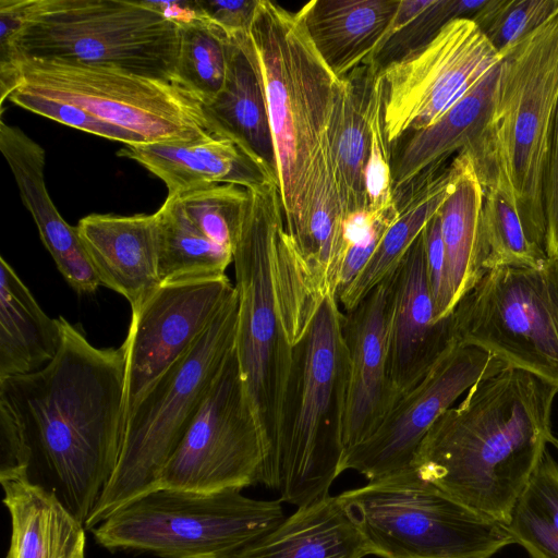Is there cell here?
<instances>
[{
	"label": "cell",
	"mask_w": 558,
	"mask_h": 558,
	"mask_svg": "<svg viewBox=\"0 0 558 558\" xmlns=\"http://www.w3.org/2000/svg\"><path fill=\"white\" fill-rule=\"evenodd\" d=\"M75 228L100 284L123 295L131 308L161 284L155 214H92Z\"/></svg>",
	"instance_id": "19"
},
{
	"label": "cell",
	"mask_w": 558,
	"mask_h": 558,
	"mask_svg": "<svg viewBox=\"0 0 558 558\" xmlns=\"http://www.w3.org/2000/svg\"><path fill=\"white\" fill-rule=\"evenodd\" d=\"M501 60L473 21L459 17L427 44L380 71L389 145L436 122Z\"/></svg>",
	"instance_id": "14"
},
{
	"label": "cell",
	"mask_w": 558,
	"mask_h": 558,
	"mask_svg": "<svg viewBox=\"0 0 558 558\" xmlns=\"http://www.w3.org/2000/svg\"><path fill=\"white\" fill-rule=\"evenodd\" d=\"M234 293L226 275L165 281L131 308L122 344L124 423L143 393L192 349Z\"/></svg>",
	"instance_id": "16"
},
{
	"label": "cell",
	"mask_w": 558,
	"mask_h": 558,
	"mask_svg": "<svg viewBox=\"0 0 558 558\" xmlns=\"http://www.w3.org/2000/svg\"><path fill=\"white\" fill-rule=\"evenodd\" d=\"M426 256V272L434 302L436 320L448 317L454 311L452 303L445 247L441 236V222L437 213L423 230Z\"/></svg>",
	"instance_id": "42"
},
{
	"label": "cell",
	"mask_w": 558,
	"mask_h": 558,
	"mask_svg": "<svg viewBox=\"0 0 558 558\" xmlns=\"http://www.w3.org/2000/svg\"><path fill=\"white\" fill-rule=\"evenodd\" d=\"M72 104L146 143L214 136L199 100L182 86L129 72L59 60H24L15 89Z\"/></svg>",
	"instance_id": "12"
},
{
	"label": "cell",
	"mask_w": 558,
	"mask_h": 558,
	"mask_svg": "<svg viewBox=\"0 0 558 558\" xmlns=\"http://www.w3.org/2000/svg\"><path fill=\"white\" fill-rule=\"evenodd\" d=\"M369 548L339 495L299 507L232 558H363Z\"/></svg>",
	"instance_id": "25"
},
{
	"label": "cell",
	"mask_w": 558,
	"mask_h": 558,
	"mask_svg": "<svg viewBox=\"0 0 558 558\" xmlns=\"http://www.w3.org/2000/svg\"><path fill=\"white\" fill-rule=\"evenodd\" d=\"M177 196L201 232L233 253L248 203V190L230 183H215Z\"/></svg>",
	"instance_id": "37"
},
{
	"label": "cell",
	"mask_w": 558,
	"mask_h": 558,
	"mask_svg": "<svg viewBox=\"0 0 558 558\" xmlns=\"http://www.w3.org/2000/svg\"><path fill=\"white\" fill-rule=\"evenodd\" d=\"M180 25L177 83L201 104L208 102L225 85L230 38L202 16L191 17Z\"/></svg>",
	"instance_id": "35"
},
{
	"label": "cell",
	"mask_w": 558,
	"mask_h": 558,
	"mask_svg": "<svg viewBox=\"0 0 558 558\" xmlns=\"http://www.w3.org/2000/svg\"><path fill=\"white\" fill-rule=\"evenodd\" d=\"M118 155L135 160L168 189V195L215 183L247 190L277 180L276 172L232 140L211 136L191 142L124 145Z\"/></svg>",
	"instance_id": "20"
},
{
	"label": "cell",
	"mask_w": 558,
	"mask_h": 558,
	"mask_svg": "<svg viewBox=\"0 0 558 558\" xmlns=\"http://www.w3.org/2000/svg\"><path fill=\"white\" fill-rule=\"evenodd\" d=\"M14 105L61 124L125 145L143 144L145 140L123 128L101 121L83 109L46 96L14 90L8 98Z\"/></svg>",
	"instance_id": "40"
},
{
	"label": "cell",
	"mask_w": 558,
	"mask_h": 558,
	"mask_svg": "<svg viewBox=\"0 0 558 558\" xmlns=\"http://www.w3.org/2000/svg\"><path fill=\"white\" fill-rule=\"evenodd\" d=\"M33 0H0V104L23 83L24 59L17 48Z\"/></svg>",
	"instance_id": "41"
},
{
	"label": "cell",
	"mask_w": 558,
	"mask_h": 558,
	"mask_svg": "<svg viewBox=\"0 0 558 558\" xmlns=\"http://www.w3.org/2000/svg\"><path fill=\"white\" fill-rule=\"evenodd\" d=\"M499 64L436 122L407 134L391 158L393 194L476 141L490 116Z\"/></svg>",
	"instance_id": "27"
},
{
	"label": "cell",
	"mask_w": 558,
	"mask_h": 558,
	"mask_svg": "<svg viewBox=\"0 0 558 558\" xmlns=\"http://www.w3.org/2000/svg\"><path fill=\"white\" fill-rule=\"evenodd\" d=\"M327 294L292 350L260 483L302 507L329 495L343 472L348 352L344 313Z\"/></svg>",
	"instance_id": "4"
},
{
	"label": "cell",
	"mask_w": 558,
	"mask_h": 558,
	"mask_svg": "<svg viewBox=\"0 0 558 558\" xmlns=\"http://www.w3.org/2000/svg\"><path fill=\"white\" fill-rule=\"evenodd\" d=\"M61 343L43 368L0 379L25 456V477L85 524L118 464L125 400L123 347H94L59 316Z\"/></svg>",
	"instance_id": "1"
},
{
	"label": "cell",
	"mask_w": 558,
	"mask_h": 558,
	"mask_svg": "<svg viewBox=\"0 0 558 558\" xmlns=\"http://www.w3.org/2000/svg\"><path fill=\"white\" fill-rule=\"evenodd\" d=\"M452 316L459 343L558 387V260L486 271Z\"/></svg>",
	"instance_id": "11"
},
{
	"label": "cell",
	"mask_w": 558,
	"mask_h": 558,
	"mask_svg": "<svg viewBox=\"0 0 558 558\" xmlns=\"http://www.w3.org/2000/svg\"><path fill=\"white\" fill-rule=\"evenodd\" d=\"M558 106V11L502 58L488 121L463 149L483 190L504 193L545 250L544 186Z\"/></svg>",
	"instance_id": "5"
},
{
	"label": "cell",
	"mask_w": 558,
	"mask_h": 558,
	"mask_svg": "<svg viewBox=\"0 0 558 558\" xmlns=\"http://www.w3.org/2000/svg\"><path fill=\"white\" fill-rule=\"evenodd\" d=\"M61 343L58 318H50L11 265L0 258V379L47 365Z\"/></svg>",
	"instance_id": "29"
},
{
	"label": "cell",
	"mask_w": 558,
	"mask_h": 558,
	"mask_svg": "<svg viewBox=\"0 0 558 558\" xmlns=\"http://www.w3.org/2000/svg\"><path fill=\"white\" fill-rule=\"evenodd\" d=\"M553 445L558 449V440L557 439L554 440Z\"/></svg>",
	"instance_id": "45"
},
{
	"label": "cell",
	"mask_w": 558,
	"mask_h": 558,
	"mask_svg": "<svg viewBox=\"0 0 558 558\" xmlns=\"http://www.w3.org/2000/svg\"><path fill=\"white\" fill-rule=\"evenodd\" d=\"M558 11V0H487L470 19L504 58Z\"/></svg>",
	"instance_id": "38"
},
{
	"label": "cell",
	"mask_w": 558,
	"mask_h": 558,
	"mask_svg": "<svg viewBox=\"0 0 558 558\" xmlns=\"http://www.w3.org/2000/svg\"><path fill=\"white\" fill-rule=\"evenodd\" d=\"M558 387L507 367L480 380L422 440L416 474L472 510L508 524L551 434Z\"/></svg>",
	"instance_id": "2"
},
{
	"label": "cell",
	"mask_w": 558,
	"mask_h": 558,
	"mask_svg": "<svg viewBox=\"0 0 558 558\" xmlns=\"http://www.w3.org/2000/svg\"><path fill=\"white\" fill-rule=\"evenodd\" d=\"M248 194L232 262L235 352L268 453L294 343L327 293L287 230L278 181Z\"/></svg>",
	"instance_id": "3"
},
{
	"label": "cell",
	"mask_w": 558,
	"mask_h": 558,
	"mask_svg": "<svg viewBox=\"0 0 558 558\" xmlns=\"http://www.w3.org/2000/svg\"><path fill=\"white\" fill-rule=\"evenodd\" d=\"M487 0H400L381 41L367 58L380 71L427 44L448 22L471 17Z\"/></svg>",
	"instance_id": "34"
},
{
	"label": "cell",
	"mask_w": 558,
	"mask_h": 558,
	"mask_svg": "<svg viewBox=\"0 0 558 558\" xmlns=\"http://www.w3.org/2000/svg\"><path fill=\"white\" fill-rule=\"evenodd\" d=\"M250 36L266 96L286 227L293 235L305 213L342 82L319 56L299 12L259 0Z\"/></svg>",
	"instance_id": "6"
},
{
	"label": "cell",
	"mask_w": 558,
	"mask_h": 558,
	"mask_svg": "<svg viewBox=\"0 0 558 558\" xmlns=\"http://www.w3.org/2000/svg\"><path fill=\"white\" fill-rule=\"evenodd\" d=\"M180 37V23L148 0H33L16 45L24 60L110 68L178 84Z\"/></svg>",
	"instance_id": "8"
},
{
	"label": "cell",
	"mask_w": 558,
	"mask_h": 558,
	"mask_svg": "<svg viewBox=\"0 0 558 558\" xmlns=\"http://www.w3.org/2000/svg\"><path fill=\"white\" fill-rule=\"evenodd\" d=\"M508 529L531 558H558V464L547 450L515 500Z\"/></svg>",
	"instance_id": "33"
},
{
	"label": "cell",
	"mask_w": 558,
	"mask_h": 558,
	"mask_svg": "<svg viewBox=\"0 0 558 558\" xmlns=\"http://www.w3.org/2000/svg\"><path fill=\"white\" fill-rule=\"evenodd\" d=\"M201 105L214 135L232 140L276 172L266 96L250 34L230 39L225 85Z\"/></svg>",
	"instance_id": "23"
},
{
	"label": "cell",
	"mask_w": 558,
	"mask_h": 558,
	"mask_svg": "<svg viewBox=\"0 0 558 558\" xmlns=\"http://www.w3.org/2000/svg\"><path fill=\"white\" fill-rule=\"evenodd\" d=\"M544 207L546 217L545 251L549 258L558 260V106L545 178Z\"/></svg>",
	"instance_id": "44"
},
{
	"label": "cell",
	"mask_w": 558,
	"mask_h": 558,
	"mask_svg": "<svg viewBox=\"0 0 558 558\" xmlns=\"http://www.w3.org/2000/svg\"><path fill=\"white\" fill-rule=\"evenodd\" d=\"M482 266L537 267L548 258L546 251L525 233L514 205L498 190H483L481 216Z\"/></svg>",
	"instance_id": "36"
},
{
	"label": "cell",
	"mask_w": 558,
	"mask_h": 558,
	"mask_svg": "<svg viewBox=\"0 0 558 558\" xmlns=\"http://www.w3.org/2000/svg\"><path fill=\"white\" fill-rule=\"evenodd\" d=\"M470 160V156L462 150L449 165L428 169L408 186L395 193L397 218L386 231L368 263L338 296L344 312L355 308L398 267L426 223L452 193Z\"/></svg>",
	"instance_id": "22"
},
{
	"label": "cell",
	"mask_w": 558,
	"mask_h": 558,
	"mask_svg": "<svg viewBox=\"0 0 558 558\" xmlns=\"http://www.w3.org/2000/svg\"><path fill=\"white\" fill-rule=\"evenodd\" d=\"M344 227L328 131L302 222L291 235L325 293L335 294L333 277L345 244Z\"/></svg>",
	"instance_id": "30"
},
{
	"label": "cell",
	"mask_w": 558,
	"mask_h": 558,
	"mask_svg": "<svg viewBox=\"0 0 558 558\" xmlns=\"http://www.w3.org/2000/svg\"><path fill=\"white\" fill-rule=\"evenodd\" d=\"M266 454L234 348L165 464L158 488L241 490L260 483Z\"/></svg>",
	"instance_id": "13"
},
{
	"label": "cell",
	"mask_w": 558,
	"mask_h": 558,
	"mask_svg": "<svg viewBox=\"0 0 558 558\" xmlns=\"http://www.w3.org/2000/svg\"><path fill=\"white\" fill-rule=\"evenodd\" d=\"M371 144L365 180L367 211L384 209L396 202L389 143L384 131L383 80L379 73L373 93L369 118Z\"/></svg>",
	"instance_id": "39"
},
{
	"label": "cell",
	"mask_w": 558,
	"mask_h": 558,
	"mask_svg": "<svg viewBox=\"0 0 558 558\" xmlns=\"http://www.w3.org/2000/svg\"><path fill=\"white\" fill-rule=\"evenodd\" d=\"M238 294L192 349L141 397L125 420L118 464L85 522L95 529L131 500L158 488L161 471L235 348Z\"/></svg>",
	"instance_id": "7"
},
{
	"label": "cell",
	"mask_w": 558,
	"mask_h": 558,
	"mask_svg": "<svg viewBox=\"0 0 558 558\" xmlns=\"http://www.w3.org/2000/svg\"><path fill=\"white\" fill-rule=\"evenodd\" d=\"M400 0H312L298 12L319 56L339 78L362 64L385 36Z\"/></svg>",
	"instance_id": "24"
},
{
	"label": "cell",
	"mask_w": 558,
	"mask_h": 558,
	"mask_svg": "<svg viewBox=\"0 0 558 558\" xmlns=\"http://www.w3.org/2000/svg\"><path fill=\"white\" fill-rule=\"evenodd\" d=\"M155 216L161 282L226 275L233 262V253L201 232L177 195H168Z\"/></svg>",
	"instance_id": "32"
},
{
	"label": "cell",
	"mask_w": 558,
	"mask_h": 558,
	"mask_svg": "<svg viewBox=\"0 0 558 558\" xmlns=\"http://www.w3.org/2000/svg\"><path fill=\"white\" fill-rule=\"evenodd\" d=\"M482 206L483 189L470 160L438 211L454 308L485 274L482 266Z\"/></svg>",
	"instance_id": "31"
},
{
	"label": "cell",
	"mask_w": 558,
	"mask_h": 558,
	"mask_svg": "<svg viewBox=\"0 0 558 558\" xmlns=\"http://www.w3.org/2000/svg\"><path fill=\"white\" fill-rule=\"evenodd\" d=\"M0 482L11 517L5 558H85L84 524L51 493L25 477Z\"/></svg>",
	"instance_id": "28"
},
{
	"label": "cell",
	"mask_w": 558,
	"mask_h": 558,
	"mask_svg": "<svg viewBox=\"0 0 558 558\" xmlns=\"http://www.w3.org/2000/svg\"><path fill=\"white\" fill-rule=\"evenodd\" d=\"M259 0H195L198 15L218 26L230 39L250 34Z\"/></svg>",
	"instance_id": "43"
},
{
	"label": "cell",
	"mask_w": 558,
	"mask_h": 558,
	"mask_svg": "<svg viewBox=\"0 0 558 558\" xmlns=\"http://www.w3.org/2000/svg\"><path fill=\"white\" fill-rule=\"evenodd\" d=\"M0 122V150L44 245L73 290L94 293L101 284L77 230L62 218L47 191L44 148L20 128Z\"/></svg>",
	"instance_id": "21"
},
{
	"label": "cell",
	"mask_w": 558,
	"mask_h": 558,
	"mask_svg": "<svg viewBox=\"0 0 558 558\" xmlns=\"http://www.w3.org/2000/svg\"><path fill=\"white\" fill-rule=\"evenodd\" d=\"M509 367L492 353L458 343L397 401L377 429L347 452L343 471L369 482L415 472L416 451L437 418L476 383Z\"/></svg>",
	"instance_id": "15"
},
{
	"label": "cell",
	"mask_w": 558,
	"mask_h": 558,
	"mask_svg": "<svg viewBox=\"0 0 558 558\" xmlns=\"http://www.w3.org/2000/svg\"><path fill=\"white\" fill-rule=\"evenodd\" d=\"M284 519L280 499H253L239 489L157 488L125 504L92 532L109 550L161 558H232Z\"/></svg>",
	"instance_id": "9"
},
{
	"label": "cell",
	"mask_w": 558,
	"mask_h": 558,
	"mask_svg": "<svg viewBox=\"0 0 558 558\" xmlns=\"http://www.w3.org/2000/svg\"><path fill=\"white\" fill-rule=\"evenodd\" d=\"M380 70L368 59L341 78L329 126V144L345 220L367 211L366 165L369 118Z\"/></svg>",
	"instance_id": "26"
},
{
	"label": "cell",
	"mask_w": 558,
	"mask_h": 558,
	"mask_svg": "<svg viewBox=\"0 0 558 558\" xmlns=\"http://www.w3.org/2000/svg\"><path fill=\"white\" fill-rule=\"evenodd\" d=\"M339 497L371 555L381 558H492L514 544L506 523L472 510L416 472Z\"/></svg>",
	"instance_id": "10"
},
{
	"label": "cell",
	"mask_w": 558,
	"mask_h": 558,
	"mask_svg": "<svg viewBox=\"0 0 558 558\" xmlns=\"http://www.w3.org/2000/svg\"><path fill=\"white\" fill-rule=\"evenodd\" d=\"M458 343L452 314L435 317L422 231L396 268L388 373L400 398Z\"/></svg>",
	"instance_id": "18"
},
{
	"label": "cell",
	"mask_w": 558,
	"mask_h": 558,
	"mask_svg": "<svg viewBox=\"0 0 558 558\" xmlns=\"http://www.w3.org/2000/svg\"><path fill=\"white\" fill-rule=\"evenodd\" d=\"M395 287L396 269L355 308L344 312L342 335L348 352L345 454L377 429L400 399L388 373Z\"/></svg>",
	"instance_id": "17"
}]
</instances>
